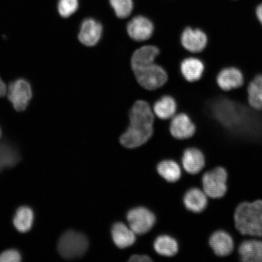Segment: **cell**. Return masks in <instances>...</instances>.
Segmentation results:
<instances>
[{
  "label": "cell",
  "mask_w": 262,
  "mask_h": 262,
  "mask_svg": "<svg viewBox=\"0 0 262 262\" xmlns=\"http://www.w3.org/2000/svg\"><path fill=\"white\" fill-rule=\"evenodd\" d=\"M181 47L192 55L202 53L207 47L208 37L202 29L186 26L180 35Z\"/></svg>",
  "instance_id": "6"
},
{
  "label": "cell",
  "mask_w": 262,
  "mask_h": 262,
  "mask_svg": "<svg viewBox=\"0 0 262 262\" xmlns=\"http://www.w3.org/2000/svg\"><path fill=\"white\" fill-rule=\"evenodd\" d=\"M151 261V258L145 255H132L129 259V261L132 262H146Z\"/></svg>",
  "instance_id": "30"
},
{
  "label": "cell",
  "mask_w": 262,
  "mask_h": 262,
  "mask_svg": "<svg viewBox=\"0 0 262 262\" xmlns=\"http://www.w3.org/2000/svg\"><path fill=\"white\" fill-rule=\"evenodd\" d=\"M21 258L20 252L16 249H9L0 253V262H19Z\"/></svg>",
  "instance_id": "29"
},
{
  "label": "cell",
  "mask_w": 262,
  "mask_h": 262,
  "mask_svg": "<svg viewBox=\"0 0 262 262\" xmlns=\"http://www.w3.org/2000/svg\"><path fill=\"white\" fill-rule=\"evenodd\" d=\"M8 88L4 81L0 77V97H4L7 94Z\"/></svg>",
  "instance_id": "32"
},
{
  "label": "cell",
  "mask_w": 262,
  "mask_h": 262,
  "mask_svg": "<svg viewBox=\"0 0 262 262\" xmlns=\"http://www.w3.org/2000/svg\"><path fill=\"white\" fill-rule=\"evenodd\" d=\"M209 199L202 188L194 186L186 191L183 195V202L188 211L198 214L208 207Z\"/></svg>",
  "instance_id": "18"
},
{
  "label": "cell",
  "mask_w": 262,
  "mask_h": 262,
  "mask_svg": "<svg viewBox=\"0 0 262 262\" xmlns=\"http://www.w3.org/2000/svg\"><path fill=\"white\" fill-rule=\"evenodd\" d=\"M130 125L142 127H153L155 113L145 100H140L134 103L129 111Z\"/></svg>",
  "instance_id": "12"
},
{
  "label": "cell",
  "mask_w": 262,
  "mask_h": 262,
  "mask_svg": "<svg viewBox=\"0 0 262 262\" xmlns=\"http://www.w3.org/2000/svg\"><path fill=\"white\" fill-rule=\"evenodd\" d=\"M78 8V0H59L58 11L62 17H70L77 11Z\"/></svg>",
  "instance_id": "28"
},
{
  "label": "cell",
  "mask_w": 262,
  "mask_h": 262,
  "mask_svg": "<svg viewBox=\"0 0 262 262\" xmlns=\"http://www.w3.org/2000/svg\"><path fill=\"white\" fill-rule=\"evenodd\" d=\"M228 173L224 167L219 166L202 172V188L210 199L224 198L228 191Z\"/></svg>",
  "instance_id": "2"
},
{
  "label": "cell",
  "mask_w": 262,
  "mask_h": 262,
  "mask_svg": "<svg viewBox=\"0 0 262 262\" xmlns=\"http://www.w3.org/2000/svg\"><path fill=\"white\" fill-rule=\"evenodd\" d=\"M1 136H2V129H1V127H0V138H1Z\"/></svg>",
  "instance_id": "33"
},
{
  "label": "cell",
  "mask_w": 262,
  "mask_h": 262,
  "mask_svg": "<svg viewBox=\"0 0 262 262\" xmlns=\"http://www.w3.org/2000/svg\"><path fill=\"white\" fill-rule=\"evenodd\" d=\"M137 83L144 89L154 91L161 88L168 80L166 71L160 65L154 63L134 72Z\"/></svg>",
  "instance_id": "5"
},
{
  "label": "cell",
  "mask_w": 262,
  "mask_h": 262,
  "mask_svg": "<svg viewBox=\"0 0 262 262\" xmlns=\"http://www.w3.org/2000/svg\"><path fill=\"white\" fill-rule=\"evenodd\" d=\"M235 228L242 236L262 238V200L242 202L235 209Z\"/></svg>",
  "instance_id": "1"
},
{
  "label": "cell",
  "mask_w": 262,
  "mask_h": 262,
  "mask_svg": "<svg viewBox=\"0 0 262 262\" xmlns=\"http://www.w3.org/2000/svg\"><path fill=\"white\" fill-rule=\"evenodd\" d=\"M7 94L14 109L24 111L28 107L32 97V87L28 81L24 78H18L9 84Z\"/></svg>",
  "instance_id": "7"
},
{
  "label": "cell",
  "mask_w": 262,
  "mask_h": 262,
  "mask_svg": "<svg viewBox=\"0 0 262 262\" xmlns=\"http://www.w3.org/2000/svg\"><path fill=\"white\" fill-rule=\"evenodd\" d=\"M155 251L160 255L172 257L178 253L179 244L175 238L169 235H160L154 243Z\"/></svg>",
  "instance_id": "25"
},
{
  "label": "cell",
  "mask_w": 262,
  "mask_h": 262,
  "mask_svg": "<svg viewBox=\"0 0 262 262\" xmlns=\"http://www.w3.org/2000/svg\"><path fill=\"white\" fill-rule=\"evenodd\" d=\"M110 2L116 15L119 18L128 17L132 12V0H110Z\"/></svg>",
  "instance_id": "27"
},
{
  "label": "cell",
  "mask_w": 262,
  "mask_h": 262,
  "mask_svg": "<svg viewBox=\"0 0 262 262\" xmlns=\"http://www.w3.org/2000/svg\"><path fill=\"white\" fill-rule=\"evenodd\" d=\"M129 227L136 234H146L156 224V216L149 209L138 207L131 209L127 214Z\"/></svg>",
  "instance_id": "9"
},
{
  "label": "cell",
  "mask_w": 262,
  "mask_h": 262,
  "mask_svg": "<svg viewBox=\"0 0 262 262\" xmlns=\"http://www.w3.org/2000/svg\"><path fill=\"white\" fill-rule=\"evenodd\" d=\"M154 132L153 127H142L130 125L120 138V142L126 148L133 149L146 143Z\"/></svg>",
  "instance_id": "15"
},
{
  "label": "cell",
  "mask_w": 262,
  "mask_h": 262,
  "mask_svg": "<svg viewBox=\"0 0 262 262\" xmlns=\"http://www.w3.org/2000/svg\"><path fill=\"white\" fill-rule=\"evenodd\" d=\"M262 262V239L245 237L225 261Z\"/></svg>",
  "instance_id": "4"
},
{
  "label": "cell",
  "mask_w": 262,
  "mask_h": 262,
  "mask_svg": "<svg viewBox=\"0 0 262 262\" xmlns=\"http://www.w3.org/2000/svg\"><path fill=\"white\" fill-rule=\"evenodd\" d=\"M182 165L188 174H201L206 166V157L204 152L196 146L187 147L183 152Z\"/></svg>",
  "instance_id": "11"
},
{
  "label": "cell",
  "mask_w": 262,
  "mask_h": 262,
  "mask_svg": "<svg viewBox=\"0 0 262 262\" xmlns=\"http://www.w3.org/2000/svg\"><path fill=\"white\" fill-rule=\"evenodd\" d=\"M89 247L86 235L73 230L65 232L58 242L59 254L65 259L73 260L83 256Z\"/></svg>",
  "instance_id": "3"
},
{
  "label": "cell",
  "mask_w": 262,
  "mask_h": 262,
  "mask_svg": "<svg viewBox=\"0 0 262 262\" xmlns=\"http://www.w3.org/2000/svg\"><path fill=\"white\" fill-rule=\"evenodd\" d=\"M196 130L195 124L186 113L176 114L171 119L170 133L173 138L179 140L191 139Z\"/></svg>",
  "instance_id": "10"
},
{
  "label": "cell",
  "mask_w": 262,
  "mask_h": 262,
  "mask_svg": "<svg viewBox=\"0 0 262 262\" xmlns=\"http://www.w3.org/2000/svg\"><path fill=\"white\" fill-rule=\"evenodd\" d=\"M255 14L258 23H259L262 26V3L258 5L256 9H255Z\"/></svg>",
  "instance_id": "31"
},
{
  "label": "cell",
  "mask_w": 262,
  "mask_h": 262,
  "mask_svg": "<svg viewBox=\"0 0 262 262\" xmlns=\"http://www.w3.org/2000/svg\"><path fill=\"white\" fill-rule=\"evenodd\" d=\"M159 175L170 183H175L181 178L182 169L179 164L173 160H164L157 166Z\"/></svg>",
  "instance_id": "26"
},
{
  "label": "cell",
  "mask_w": 262,
  "mask_h": 262,
  "mask_svg": "<svg viewBox=\"0 0 262 262\" xmlns=\"http://www.w3.org/2000/svg\"><path fill=\"white\" fill-rule=\"evenodd\" d=\"M209 247L216 257L225 261L235 250L234 239L232 235L224 229L214 231L208 239Z\"/></svg>",
  "instance_id": "8"
},
{
  "label": "cell",
  "mask_w": 262,
  "mask_h": 262,
  "mask_svg": "<svg viewBox=\"0 0 262 262\" xmlns=\"http://www.w3.org/2000/svg\"><path fill=\"white\" fill-rule=\"evenodd\" d=\"M155 27L151 21L143 16H137L127 24V32L131 39L136 41L149 40L153 35Z\"/></svg>",
  "instance_id": "16"
},
{
  "label": "cell",
  "mask_w": 262,
  "mask_h": 262,
  "mask_svg": "<svg viewBox=\"0 0 262 262\" xmlns=\"http://www.w3.org/2000/svg\"><path fill=\"white\" fill-rule=\"evenodd\" d=\"M216 82L223 91L237 90L244 84V75L240 69L237 67H225L219 72Z\"/></svg>",
  "instance_id": "14"
},
{
  "label": "cell",
  "mask_w": 262,
  "mask_h": 262,
  "mask_svg": "<svg viewBox=\"0 0 262 262\" xmlns=\"http://www.w3.org/2000/svg\"><path fill=\"white\" fill-rule=\"evenodd\" d=\"M111 234L114 243L120 249L130 247L136 241L135 232L123 223L118 222L115 224L113 226Z\"/></svg>",
  "instance_id": "20"
},
{
  "label": "cell",
  "mask_w": 262,
  "mask_h": 262,
  "mask_svg": "<svg viewBox=\"0 0 262 262\" xmlns=\"http://www.w3.org/2000/svg\"><path fill=\"white\" fill-rule=\"evenodd\" d=\"M34 213L27 206H23L16 210L13 218V224L19 232L26 233L30 231L34 225Z\"/></svg>",
  "instance_id": "23"
},
{
  "label": "cell",
  "mask_w": 262,
  "mask_h": 262,
  "mask_svg": "<svg viewBox=\"0 0 262 262\" xmlns=\"http://www.w3.org/2000/svg\"><path fill=\"white\" fill-rule=\"evenodd\" d=\"M20 155L17 149L11 143L0 142V172L17 165Z\"/></svg>",
  "instance_id": "24"
},
{
  "label": "cell",
  "mask_w": 262,
  "mask_h": 262,
  "mask_svg": "<svg viewBox=\"0 0 262 262\" xmlns=\"http://www.w3.org/2000/svg\"><path fill=\"white\" fill-rule=\"evenodd\" d=\"M248 103L252 109L262 111V74H258L247 84Z\"/></svg>",
  "instance_id": "21"
},
{
  "label": "cell",
  "mask_w": 262,
  "mask_h": 262,
  "mask_svg": "<svg viewBox=\"0 0 262 262\" xmlns=\"http://www.w3.org/2000/svg\"><path fill=\"white\" fill-rule=\"evenodd\" d=\"M178 108V103L174 98L165 96L156 101L152 110L155 115L160 119L168 120L175 116Z\"/></svg>",
  "instance_id": "22"
},
{
  "label": "cell",
  "mask_w": 262,
  "mask_h": 262,
  "mask_svg": "<svg viewBox=\"0 0 262 262\" xmlns=\"http://www.w3.org/2000/svg\"><path fill=\"white\" fill-rule=\"evenodd\" d=\"M103 34V26L100 23L93 18H87L82 22L78 40L87 47L96 46L101 40Z\"/></svg>",
  "instance_id": "17"
},
{
  "label": "cell",
  "mask_w": 262,
  "mask_h": 262,
  "mask_svg": "<svg viewBox=\"0 0 262 262\" xmlns=\"http://www.w3.org/2000/svg\"><path fill=\"white\" fill-rule=\"evenodd\" d=\"M159 54V49L156 46L146 45L137 49L131 57V67L133 72L155 63Z\"/></svg>",
  "instance_id": "19"
},
{
  "label": "cell",
  "mask_w": 262,
  "mask_h": 262,
  "mask_svg": "<svg viewBox=\"0 0 262 262\" xmlns=\"http://www.w3.org/2000/svg\"><path fill=\"white\" fill-rule=\"evenodd\" d=\"M205 71L204 61L196 55L183 58L179 64V72L188 83H195L201 79Z\"/></svg>",
  "instance_id": "13"
}]
</instances>
